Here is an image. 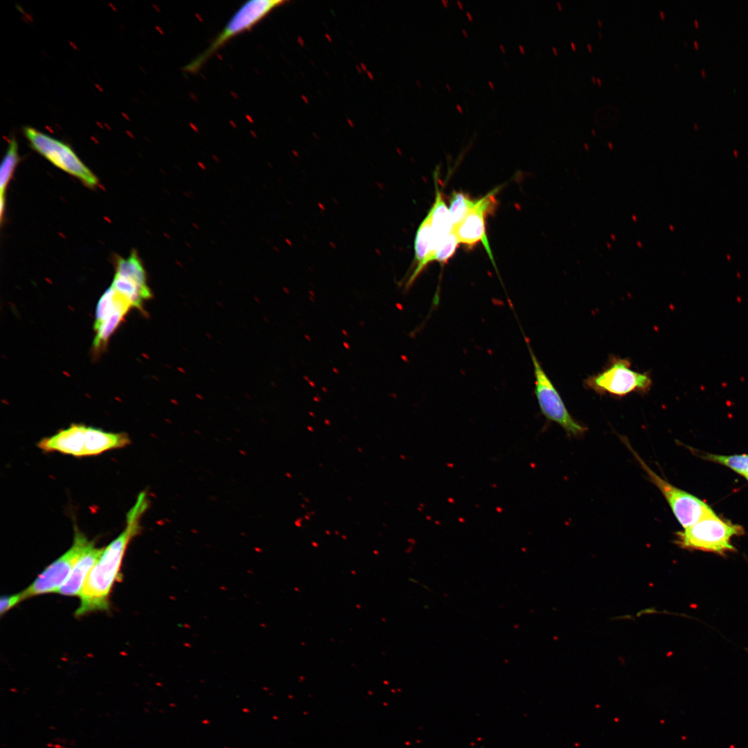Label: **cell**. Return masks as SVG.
Listing matches in <instances>:
<instances>
[{
    "instance_id": "29",
    "label": "cell",
    "mask_w": 748,
    "mask_h": 748,
    "mask_svg": "<svg viewBox=\"0 0 748 748\" xmlns=\"http://www.w3.org/2000/svg\"><path fill=\"white\" fill-rule=\"evenodd\" d=\"M441 2H442V3H443V5H444V6H445V7H447V3H448V1H447V0H446V1H445V0H441Z\"/></svg>"
},
{
    "instance_id": "3",
    "label": "cell",
    "mask_w": 748,
    "mask_h": 748,
    "mask_svg": "<svg viewBox=\"0 0 748 748\" xmlns=\"http://www.w3.org/2000/svg\"><path fill=\"white\" fill-rule=\"evenodd\" d=\"M742 534L744 529L741 526L724 520L713 512L683 531L677 532L675 543L684 549L724 555L736 551L731 544V538Z\"/></svg>"
},
{
    "instance_id": "10",
    "label": "cell",
    "mask_w": 748,
    "mask_h": 748,
    "mask_svg": "<svg viewBox=\"0 0 748 748\" xmlns=\"http://www.w3.org/2000/svg\"><path fill=\"white\" fill-rule=\"evenodd\" d=\"M87 426L72 425L50 437L42 438L37 444L42 450L58 452L77 457L84 456Z\"/></svg>"
},
{
    "instance_id": "16",
    "label": "cell",
    "mask_w": 748,
    "mask_h": 748,
    "mask_svg": "<svg viewBox=\"0 0 748 748\" xmlns=\"http://www.w3.org/2000/svg\"><path fill=\"white\" fill-rule=\"evenodd\" d=\"M131 307L129 304L118 307L94 328L96 331L93 341V346L96 349L105 345L109 337L115 331Z\"/></svg>"
},
{
    "instance_id": "23",
    "label": "cell",
    "mask_w": 748,
    "mask_h": 748,
    "mask_svg": "<svg viewBox=\"0 0 748 748\" xmlns=\"http://www.w3.org/2000/svg\"><path fill=\"white\" fill-rule=\"evenodd\" d=\"M465 14H466V16H467V19H469L470 21H472V20H473V17H472V14H471V13H470V12H469L468 11H467V12H465Z\"/></svg>"
},
{
    "instance_id": "40",
    "label": "cell",
    "mask_w": 748,
    "mask_h": 748,
    "mask_svg": "<svg viewBox=\"0 0 748 748\" xmlns=\"http://www.w3.org/2000/svg\"><path fill=\"white\" fill-rule=\"evenodd\" d=\"M745 478L748 481V475L745 476Z\"/></svg>"
},
{
    "instance_id": "27",
    "label": "cell",
    "mask_w": 748,
    "mask_h": 748,
    "mask_svg": "<svg viewBox=\"0 0 748 748\" xmlns=\"http://www.w3.org/2000/svg\"><path fill=\"white\" fill-rule=\"evenodd\" d=\"M461 31L465 37H468V33L465 29L462 28Z\"/></svg>"
},
{
    "instance_id": "4",
    "label": "cell",
    "mask_w": 748,
    "mask_h": 748,
    "mask_svg": "<svg viewBox=\"0 0 748 748\" xmlns=\"http://www.w3.org/2000/svg\"><path fill=\"white\" fill-rule=\"evenodd\" d=\"M631 366V362L627 358L611 355L603 369L587 377L584 385L599 395L609 394L616 397L632 393H648L652 385L650 372H637Z\"/></svg>"
},
{
    "instance_id": "39",
    "label": "cell",
    "mask_w": 748,
    "mask_h": 748,
    "mask_svg": "<svg viewBox=\"0 0 748 748\" xmlns=\"http://www.w3.org/2000/svg\"><path fill=\"white\" fill-rule=\"evenodd\" d=\"M591 132H593L594 134H596V133H595V130H594L591 129Z\"/></svg>"
},
{
    "instance_id": "11",
    "label": "cell",
    "mask_w": 748,
    "mask_h": 748,
    "mask_svg": "<svg viewBox=\"0 0 748 748\" xmlns=\"http://www.w3.org/2000/svg\"><path fill=\"white\" fill-rule=\"evenodd\" d=\"M103 551V548H96L93 543L75 562L69 576L57 593L67 596H79L89 573Z\"/></svg>"
},
{
    "instance_id": "18",
    "label": "cell",
    "mask_w": 748,
    "mask_h": 748,
    "mask_svg": "<svg viewBox=\"0 0 748 748\" xmlns=\"http://www.w3.org/2000/svg\"><path fill=\"white\" fill-rule=\"evenodd\" d=\"M478 199H472L462 192L454 191L449 200V213L453 226L458 224L477 205Z\"/></svg>"
},
{
    "instance_id": "7",
    "label": "cell",
    "mask_w": 748,
    "mask_h": 748,
    "mask_svg": "<svg viewBox=\"0 0 748 748\" xmlns=\"http://www.w3.org/2000/svg\"><path fill=\"white\" fill-rule=\"evenodd\" d=\"M621 439L646 473L650 481L664 495L676 519L684 528L693 525L702 517L714 512L704 501L674 486L658 475L634 450L627 438L621 437Z\"/></svg>"
},
{
    "instance_id": "36",
    "label": "cell",
    "mask_w": 748,
    "mask_h": 748,
    "mask_svg": "<svg viewBox=\"0 0 748 748\" xmlns=\"http://www.w3.org/2000/svg\"><path fill=\"white\" fill-rule=\"evenodd\" d=\"M597 81L599 82V84H601V80L599 78H597Z\"/></svg>"
},
{
    "instance_id": "37",
    "label": "cell",
    "mask_w": 748,
    "mask_h": 748,
    "mask_svg": "<svg viewBox=\"0 0 748 748\" xmlns=\"http://www.w3.org/2000/svg\"><path fill=\"white\" fill-rule=\"evenodd\" d=\"M504 64H505L506 67H508V64L505 61L504 62Z\"/></svg>"
},
{
    "instance_id": "30",
    "label": "cell",
    "mask_w": 748,
    "mask_h": 748,
    "mask_svg": "<svg viewBox=\"0 0 748 748\" xmlns=\"http://www.w3.org/2000/svg\"><path fill=\"white\" fill-rule=\"evenodd\" d=\"M552 50L555 55H558V51L555 46H552Z\"/></svg>"
},
{
    "instance_id": "15",
    "label": "cell",
    "mask_w": 748,
    "mask_h": 748,
    "mask_svg": "<svg viewBox=\"0 0 748 748\" xmlns=\"http://www.w3.org/2000/svg\"><path fill=\"white\" fill-rule=\"evenodd\" d=\"M111 286L127 298L132 307L137 308H141L144 301L152 296L148 284H142L116 274Z\"/></svg>"
},
{
    "instance_id": "21",
    "label": "cell",
    "mask_w": 748,
    "mask_h": 748,
    "mask_svg": "<svg viewBox=\"0 0 748 748\" xmlns=\"http://www.w3.org/2000/svg\"><path fill=\"white\" fill-rule=\"evenodd\" d=\"M23 601L20 592L9 596H3L0 599V614L3 616L20 602Z\"/></svg>"
},
{
    "instance_id": "17",
    "label": "cell",
    "mask_w": 748,
    "mask_h": 748,
    "mask_svg": "<svg viewBox=\"0 0 748 748\" xmlns=\"http://www.w3.org/2000/svg\"><path fill=\"white\" fill-rule=\"evenodd\" d=\"M19 161L18 144L15 138L10 139L0 168V201L5 200V192Z\"/></svg>"
},
{
    "instance_id": "41",
    "label": "cell",
    "mask_w": 748,
    "mask_h": 748,
    "mask_svg": "<svg viewBox=\"0 0 748 748\" xmlns=\"http://www.w3.org/2000/svg\"><path fill=\"white\" fill-rule=\"evenodd\" d=\"M598 35H599V36H600V37H601V34H600V32H598Z\"/></svg>"
},
{
    "instance_id": "2",
    "label": "cell",
    "mask_w": 748,
    "mask_h": 748,
    "mask_svg": "<svg viewBox=\"0 0 748 748\" xmlns=\"http://www.w3.org/2000/svg\"><path fill=\"white\" fill-rule=\"evenodd\" d=\"M287 1L251 0L246 1L234 12L209 45L183 67L186 73L199 71L207 61L222 47L236 36L251 30L269 13Z\"/></svg>"
},
{
    "instance_id": "32",
    "label": "cell",
    "mask_w": 748,
    "mask_h": 748,
    "mask_svg": "<svg viewBox=\"0 0 748 748\" xmlns=\"http://www.w3.org/2000/svg\"><path fill=\"white\" fill-rule=\"evenodd\" d=\"M557 5H558V8H560V10H562V5H561V3H560L559 2V1H558V2H557Z\"/></svg>"
},
{
    "instance_id": "28",
    "label": "cell",
    "mask_w": 748,
    "mask_h": 748,
    "mask_svg": "<svg viewBox=\"0 0 748 748\" xmlns=\"http://www.w3.org/2000/svg\"><path fill=\"white\" fill-rule=\"evenodd\" d=\"M499 48H500L501 51H502L503 53H505V52H506V48H505V46H504L503 44H499Z\"/></svg>"
},
{
    "instance_id": "35",
    "label": "cell",
    "mask_w": 748,
    "mask_h": 748,
    "mask_svg": "<svg viewBox=\"0 0 748 748\" xmlns=\"http://www.w3.org/2000/svg\"><path fill=\"white\" fill-rule=\"evenodd\" d=\"M597 21H598V23L601 26L602 25L601 21L600 19H598Z\"/></svg>"
},
{
    "instance_id": "13",
    "label": "cell",
    "mask_w": 748,
    "mask_h": 748,
    "mask_svg": "<svg viewBox=\"0 0 748 748\" xmlns=\"http://www.w3.org/2000/svg\"><path fill=\"white\" fill-rule=\"evenodd\" d=\"M435 185V202L428 213L430 215L432 230V252L431 256L438 249L453 229L449 208H447L443 198L436 181Z\"/></svg>"
},
{
    "instance_id": "33",
    "label": "cell",
    "mask_w": 748,
    "mask_h": 748,
    "mask_svg": "<svg viewBox=\"0 0 748 748\" xmlns=\"http://www.w3.org/2000/svg\"><path fill=\"white\" fill-rule=\"evenodd\" d=\"M571 44L572 47L573 48V49H576V46H575L574 43L571 42Z\"/></svg>"
},
{
    "instance_id": "34",
    "label": "cell",
    "mask_w": 748,
    "mask_h": 748,
    "mask_svg": "<svg viewBox=\"0 0 748 748\" xmlns=\"http://www.w3.org/2000/svg\"><path fill=\"white\" fill-rule=\"evenodd\" d=\"M587 45L588 48H589V50H590V51H591L592 48H591V46H590V44H587Z\"/></svg>"
},
{
    "instance_id": "8",
    "label": "cell",
    "mask_w": 748,
    "mask_h": 748,
    "mask_svg": "<svg viewBox=\"0 0 748 748\" xmlns=\"http://www.w3.org/2000/svg\"><path fill=\"white\" fill-rule=\"evenodd\" d=\"M93 543L75 527L71 546L47 566L27 588L20 592L22 600L49 593H57L75 562Z\"/></svg>"
},
{
    "instance_id": "9",
    "label": "cell",
    "mask_w": 748,
    "mask_h": 748,
    "mask_svg": "<svg viewBox=\"0 0 748 748\" xmlns=\"http://www.w3.org/2000/svg\"><path fill=\"white\" fill-rule=\"evenodd\" d=\"M497 191L498 188H496L478 199L475 207L458 224L454 226L452 229L459 243L471 247L478 242H482L495 267L493 255L486 235V220L487 215L496 206L495 195Z\"/></svg>"
},
{
    "instance_id": "1",
    "label": "cell",
    "mask_w": 748,
    "mask_h": 748,
    "mask_svg": "<svg viewBox=\"0 0 748 748\" xmlns=\"http://www.w3.org/2000/svg\"><path fill=\"white\" fill-rule=\"evenodd\" d=\"M148 506L146 493L141 492L127 514L125 529L104 549L89 573L79 595L80 603L75 612L77 617L109 609L113 586L122 578L121 569L126 549L131 540L139 534L140 520Z\"/></svg>"
},
{
    "instance_id": "31",
    "label": "cell",
    "mask_w": 748,
    "mask_h": 748,
    "mask_svg": "<svg viewBox=\"0 0 748 748\" xmlns=\"http://www.w3.org/2000/svg\"><path fill=\"white\" fill-rule=\"evenodd\" d=\"M445 86H446L447 89H448L449 91H451V89H451V87H450V85H449V84L448 83H446V84H445Z\"/></svg>"
},
{
    "instance_id": "25",
    "label": "cell",
    "mask_w": 748,
    "mask_h": 748,
    "mask_svg": "<svg viewBox=\"0 0 748 748\" xmlns=\"http://www.w3.org/2000/svg\"><path fill=\"white\" fill-rule=\"evenodd\" d=\"M488 85L490 86V88L492 89H495V84H494V83H493V82H492V81H490V80H488Z\"/></svg>"
},
{
    "instance_id": "38",
    "label": "cell",
    "mask_w": 748,
    "mask_h": 748,
    "mask_svg": "<svg viewBox=\"0 0 748 748\" xmlns=\"http://www.w3.org/2000/svg\"><path fill=\"white\" fill-rule=\"evenodd\" d=\"M660 13H661V15L663 16V17H664V15L663 12H662V11H661V12H660Z\"/></svg>"
},
{
    "instance_id": "24",
    "label": "cell",
    "mask_w": 748,
    "mask_h": 748,
    "mask_svg": "<svg viewBox=\"0 0 748 748\" xmlns=\"http://www.w3.org/2000/svg\"><path fill=\"white\" fill-rule=\"evenodd\" d=\"M456 109H458V111L459 112H461V113H463V108H462V107H461V106L460 105L457 104V105H456Z\"/></svg>"
},
{
    "instance_id": "14",
    "label": "cell",
    "mask_w": 748,
    "mask_h": 748,
    "mask_svg": "<svg viewBox=\"0 0 748 748\" xmlns=\"http://www.w3.org/2000/svg\"><path fill=\"white\" fill-rule=\"evenodd\" d=\"M414 249L416 267L406 283V289L411 287L428 265L427 261L432 252V230L429 213L422 220L416 231Z\"/></svg>"
},
{
    "instance_id": "42",
    "label": "cell",
    "mask_w": 748,
    "mask_h": 748,
    "mask_svg": "<svg viewBox=\"0 0 748 748\" xmlns=\"http://www.w3.org/2000/svg\"><path fill=\"white\" fill-rule=\"evenodd\" d=\"M591 79L595 80V77H591Z\"/></svg>"
},
{
    "instance_id": "12",
    "label": "cell",
    "mask_w": 748,
    "mask_h": 748,
    "mask_svg": "<svg viewBox=\"0 0 748 748\" xmlns=\"http://www.w3.org/2000/svg\"><path fill=\"white\" fill-rule=\"evenodd\" d=\"M130 443L125 433H111L87 427L84 456L98 455L108 450L124 447Z\"/></svg>"
},
{
    "instance_id": "22",
    "label": "cell",
    "mask_w": 748,
    "mask_h": 748,
    "mask_svg": "<svg viewBox=\"0 0 748 748\" xmlns=\"http://www.w3.org/2000/svg\"><path fill=\"white\" fill-rule=\"evenodd\" d=\"M518 48H519V51H520V52L522 53H523V54L525 53V52H526L525 48L522 44H519Z\"/></svg>"
},
{
    "instance_id": "19",
    "label": "cell",
    "mask_w": 748,
    "mask_h": 748,
    "mask_svg": "<svg viewBox=\"0 0 748 748\" xmlns=\"http://www.w3.org/2000/svg\"><path fill=\"white\" fill-rule=\"evenodd\" d=\"M700 456L705 460L724 465L742 475H748V454L723 456L704 453Z\"/></svg>"
},
{
    "instance_id": "5",
    "label": "cell",
    "mask_w": 748,
    "mask_h": 748,
    "mask_svg": "<svg viewBox=\"0 0 748 748\" xmlns=\"http://www.w3.org/2000/svg\"><path fill=\"white\" fill-rule=\"evenodd\" d=\"M535 377L534 393L542 414L550 422L560 425L570 436L584 435L587 427L577 422L569 413L562 398L542 367L528 340L525 336Z\"/></svg>"
},
{
    "instance_id": "6",
    "label": "cell",
    "mask_w": 748,
    "mask_h": 748,
    "mask_svg": "<svg viewBox=\"0 0 748 748\" xmlns=\"http://www.w3.org/2000/svg\"><path fill=\"white\" fill-rule=\"evenodd\" d=\"M23 131L32 148L55 166L88 187L94 188L98 184L96 176L70 145L30 126L24 127Z\"/></svg>"
},
{
    "instance_id": "26",
    "label": "cell",
    "mask_w": 748,
    "mask_h": 748,
    "mask_svg": "<svg viewBox=\"0 0 748 748\" xmlns=\"http://www.w3.org/2000/svg\"><path fill=\"white\" fill-rule=\"evenodd\" d=\"M456 3H457V4L458 5V7H459V8H460L461 9H463V3H462V2H461V1H460L459 0H457V1H456Z\"/></svg>"
},
{
    "instance_id": "20",
    "label": "cell",
    "mask_w": 748,
    "mask_h": 748,
    "mask_svg": "<svg viewBox=\"0 0 748 748\" xmlns=\"http://www.w3.org/2000/svg\"><path fill=\"white\" fill-rule=\"evenodd\" d=\"M458 241L453 231L446 238L438 249L430 256L428 264L438 261L445 264L454 255L458 244Z\"/></svg>"
}]
</instances>
